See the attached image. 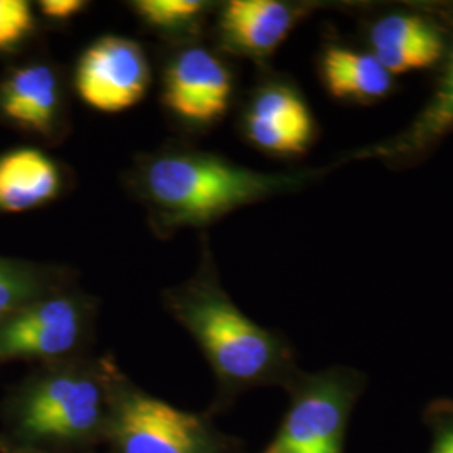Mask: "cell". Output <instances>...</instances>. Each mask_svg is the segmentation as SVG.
Returning a JSON list of instances; mask_svg holds the SVG:
<instances>
[{
	"label": "cell",
	"instance_id": "cell-19",
	"mask_svg": "<svg viewBox=\"0 0 453 453\" xmlns=\"http://www.w3.org/2000/svg\"><path fill=\"white\" fill-rule=\"evenodd\" d=\"M423 420L434 437V443L428 453H453V400H434L425 408Z\"/></svg>",
	"mask_w": 453,
	"mask_h": 453
},
{
	"label": "cell",
	"instance_id": "cell-20",
	"mask_svg": "<svg viewBox=\"0 0 453 453\" xmlns=\"http://www.w3.org/2000/svg\"><path fill=\"white\" fill-rule=\"evenodd\" d=\"M86 0H39L34 4L42 29H65L89 9Z\"/></svg>",
	"mask_w": 453,
	"mask_h": 453
},
{
	"label": "cell",
	"instance_id": "cell-11",
	"mask_svg": "<svg viewBox=\"0 0 453 453\" xmlns=\"http://www.w3.org/2000/svg\"><path fill=\"white\" fill-rule=\"evenodd\" d=\"M69 82L88 108L97 113H123L145 99L153 67L138 41L106 34L82 49Z\"/></svg>",
	"mask_w": 453,
	"mask_h": 453
},
{
	"label": "cell",
	"instance_id": "cell-6",
	"mask_svg": "<svg viewBox=\"0 0 453 453\" xmlns=\"http://www.w3.org/2000/svg\"><path fill=\"white\" fill-rule=\"evenodd\" d=\"M99 299L71 286L34 301L0 323V365H50L89 357Z\"/></svg>",
	"mask_w": 453,
	"mask_h": 453
},
{
	"label": "cell",
	"instance_id": "cell-7",
	"mask_svg": "<svg viewBox=\"0 0 453 453\" xmlns=\"http://www.w3.org/2000/svg\"><path fill=\"white\" fill-rule=\"evenodd\" d=\"M237 73L232 59L207 41L163 46L160 104L168 121L185 134H207L232 111Z\"/></svg>",
	"mask_w": 453,
	"mask_h": 453
},
{
	"label": "cell",
	"instance_id": "cell-15",
	"mask_svg": "<svg viewBox=\"0 0 453 453\" xmlns=\"http://www.w3.org/2000/svg\"><path fill=\"white\" fill-rule=\"evenodd\" d=\"M316 69L326 95L344 104L372 106L396 89L395 76L368 49L349 46L336 37H329L319 49Z\"/></svg>",
	"mask_w": 453,
	"mask_h": 453
},
{
	"label": "cell",
	"instance_id": "cell-1",
	"mask_svg": "<svg viewBox=\"0 0 453 453\" xmlns=\"http://www.w3.org/2000/svg\"><path fill=\"white\" fill-rule=\"evenodd\" d=\"M340 165L289 172H259L222 155L172 142L138 155L123 183L145 209L155 237L170 239L185 228H207L232 211L282 195L297 194Z\"/></svg>",
	"mask_w": 453,
	"mask_h": 453
},
{
	"label": "cell",
	"instance_id": "cell-16",
	"mask_svg": "<svg viewBox=\"0 0 453 453\" xmlns=\"http://www.w3.org/2000/svg\"><path fill=\"white\" fill-rule=\"evenodd\" d=\"M128 11L140 26L165 46L205 41L217 2L209 0H133Z\"/></svg>",
	"mask_w": 453,
	"mask_h": 453
},
{
	"label": "cell",
	"instance_id": "cell-21",
	"mask_svg": "<svg viewBox=\"0 0 453 453\" xmlns=\"http://www.w3.org/2000/svg\"><path fill=\"white\" fill-rule=\"evenodd\" d=\"M0 453H96L95 450H88V452H48V450H39V449H29V447H22L17 445L14 441H11L9 438L4 437L0 434Z\"/></svg>",
	"mask_w": 453,
	"mask_h": 453
},
{
	"label": "cell",
	"instance_id": "cell-3",
	"mask_svg": "<svg viewBox=\"0 0 453 453\" xmlns=\"http://www.w3.org/2000/svg\"><path fill=\"white\" fill-rule=\"evenodd\" d=\"M116 357H78L35 366L0 403L4 437L48 452H88L106 443Z\"/></svg>",
	"mask_w": 453,
	"mask_h": 453
},
{
	"label": "cell",
	"instance_id": "cell-12",
	"mask_svg": "<svg viewBox=\"0 0 453 453\" xmlns=\"http://www.w3.org/2000/svg\"><path fill=\"white\" fill-rule=\"evenodd\" d=\"M334 4L311 0H226L217 2L211 42L228 59L252 61L257 69L271 59L294 29Z\"/></svg>",
	"mask_w": 453,
	"mask_h": 453
},
{
	"label": "cell",
	"instance_id": "cell-8",
	"mask_svg": "<svg viewBox=\"0 0 453 453\" xmlns=\"http://www.w3.org/2000/svg\"><path fill=\"white\" fill-rule=\"evenodd\" d=\"M243 142L275 160H299L319 140V123L308 97L291 76L271 65L259 69L237 113Z\"/></svg>",
	"mask_w": 453,
	"mask_h": 453
},
{
	"label": "cell",
	"instance_id": "cell-18",
	"mask_svg": "<svg viewBox=\"0 0 453 453\" xmlns=\"http://www.w3.org/2000/svg\"><path fill=\"white\" fill-rule=\"evenodd\" d=\"M42 24L29 0H0V58L16 61L33 54Z\"/></svg>",
	"mask_w": 453,
	"mask_h": 453
},
{
	"label": "cell",
	"instance_id": "cell-10",
	"mask_svg": "<svg viewBox=\"0 0 453 453\" xmlns=\"http://www.w3.org/2000/svg\"><path fill=\"white\" fill-rule=\"evenodd\" d=\"M447 31V49L438 65L437 80L420 111L403 130L372 145L344 153L336 163L376 160L389 170H408L426 162L453 133V2H430Z\"/></svg>",
	"mask_w": 453,
	"mask_h": 453
},
{
	"label": "cell",
	"instance_id": "cell-4",
	"mask_svg": "<svg viewBox=\"0 0 453 453\" xmlns=\"http://www.w3.org/2000/svg\"><path fill=\"white\" fill-rule=\"evenodd\" d=\"M211 417L150 395L114 361L110 453H247L242 440L222 432Z\"/></svg>",
	"mask_w": 453,
	"mask_h": 453
},
{
	"label": "cell",
	"instance_id": "cell-2",
	"mask_svg": "<svg viewBox=\"0 0 453 453\" xmlns=\"http://www.w3.org/2000/svg\"><path fill=\"white\" fill-rule=\"evenodd\" d=\"M163 306L192 336L211 365L217 395L209 413H222L250 389L286 388L301 372L288 338L250 319L230 299L202 234L200 260L195 274L163 291Z\"/></svg>",
	"mask_w": 453,
	"mask_h": 453
},
{
	"label": "cell",
	"instance_id": "cell-5",
	"mask_svg": "<svg viewBox=\"0 0 453 453\" xmlns=\"http://www.w3.org/2000/svg\"><path fill=\"white\" fill-rule=\"evenodd\" d=\"M365 387L366 376L348 366L297 372L284 388L288 411L260 453H344L349 418Z\"/></svg>",
	"mask_w": 453,
	"mask_h": 453
},
{
	"label": "cell",
	"instance_id": "cell-9",
	"mask_svg": "<svg viewBox=\"0 0 453 453\" xmlns=\"http://www.w3.org/2000/svg\"><path fill=\"white\" fill-rule=\"evenodd\" d=\"M71 95L69 74L48 54L16 59L0 74V127L34 145L59 146L73 128Z\"/></svg>",
	"mask_w": 453,
	"mask_h": 453
},
{
	"label": "cell",
	"instance_id": "cell-13",
	"mask_svg": "<svg viewBox=\"0 0 453 453\" xmlns=\"http://www.w3.org/2000/svg\"><path fill=\"white\" fill-rule=\"evenodd\" d=\"M365 49L393 76L435 69L447 49V31L430 2L387 9L363 22Z\"/></svg>",
	"mask_w": 453,
	"mask_h": 453
},
{
	"label": "cell",
	"instance_id": "cell-17",
	"mask_svg": "<svg viewBox=\"0 0 453 453\" xmlns=\"http://www.w3.org/2000/svg\"><path fill=\"white\" fill-rule=\"evenodd\" d=\"M76 282V271L67 265L0 256V323L34 301Z\"/></svg>",
	"mask_w": 453,
	"mask_h": 453
},
{
	"label": "cell",
	"instance_id": "cell-14",
	"mask_svg": "<svg viewBox=\"0 0 453 453\" xmlns=\"http://www.w3.org/2000/svg\"><path fill=\"white\" fill-rule=\"evenodd\" d=\"M73 187V170L42 146H14L0 153V213L44 209Z\"/></svg>",
	"mask_w": 453,
	"mask_h": 453
}]
</instances>
